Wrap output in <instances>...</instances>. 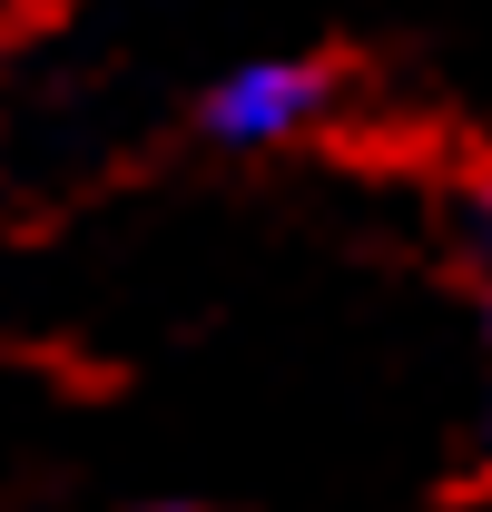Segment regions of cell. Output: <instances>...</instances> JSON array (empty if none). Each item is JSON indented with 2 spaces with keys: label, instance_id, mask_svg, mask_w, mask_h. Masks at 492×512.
I'll use <instances>...</instances> for the list:
<instances>
[{
  "label": "cell",
  "instance_id": "1",
  "mask_svg": "<svg viewBox=\"0 0 492 512\" xmlns=\"http://www.w3.org/2000/svg\"><path fill=\"white\" fill-rule=\"evenodd\" d=\"M345 99V69L315 60V50H246L197 89V138L227 148V158H276V148H306L315 128L335 119Z\"/></svg>",
  "mask_w": 492,
  "mask_h": 512
},
{
  "label": "cell",
  "instance_id": "2",
  "mask_svg": "<svg viewBox=\"0 0 492 512\" xmlns=\"http://www.w3.org/2000/svg\"><path fill=\"white\" fill-rule=\"evenodd\" d=\"M443 247L463 276V316H473V453L492 463V168H463L443 197Z\"/></svg>",
  "mask_w": 492,
  "mask_h": 512
},
{
  "label": "cell",
  "instance_id": "3",
  "mask_svg": "<svg viewBox=\"0 0 492 512\" xmlns=\"http://www.w3.org/2000/svg\"><path fill=\"white\" fill-rule=\"evenodd\" d=\"M119 512H217V503H187V493H148V503H119Z\"/></svg>",
  "mask_w": 492,
  "mask_h": 512
}]
</instances>
